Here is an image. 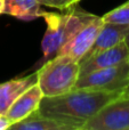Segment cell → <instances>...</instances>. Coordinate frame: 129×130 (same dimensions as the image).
Returning <instances> with one entry per match:
<instances>
[{
    "mask_svg": "<svg viewBox=\"0 0 129 130\" xmlns=\"http://www.w3.org/2000/svg\"><path fill=\"white\" fill-rule=\"evenodd\" d=\"M121 95L90 89H72L58 96H43L38 112L66 124L71 130H81L82 126L103 106Z\"/></svg>",
    "mask_w": 129,
    "mask_h": 130,
    "instance_id": "1",
    "label": "cell"
},
{
    "mask_svg": "<svg viewBox=\"0 0 129 130\" xmlns=\"http://www.w3.org/2000/svg\"><path fill=\"white\" fill-rule=\"evenodd\" d=\"M63 13H48L45 11L46 29L41 47L43 52V62L54 57L59 49L81 29L89 23L96 15L82 10L78 4L62 10Z\"/></svg>",
    "mask_w": 129,
    "mask_h": 130,
    "instance_id": "2",
    "label": "cell"
},
{
    "mask_svg": "<svg viewBox=\"0 0 129 130\" xmlns=\"http://www.w3.org/2000/svg\"><path fill=\"white\" fill-rule=\"evenodd\" d=\"M79 71V63L55 55L37 71V82L43 96H58L74 89Z\"/></svg>",
    "mask_w": 129,
    "mask_h": 130,
    "instance_id": "3",
    "label": "cell"
},
{
    "mask_svg": "<svg viewBox=\"0 0 129 130\" xmlns=\"http://www.w3.org/2000/svg\"><path fill=\"white\" fill-rule=\"evenodd\" d=\"M129 85V62L101 69L78 78L74 89H90L122 94Z\"/></svg>",
    "mask_w": 129,
    "mask_h": 130,
    "instance_id": "4",
    "label": "cell"
},
{
    "mask_svg": "<svg viewBox=\"0 0 129 130\" xmlns=\"http://www.w3.org/2000/svg\"><path fill=\"white\" fill-rule=\"evenodd\" d=\"M81 130H129V96L121 95L104 105Z\"/></svg>",
    "mask_w": 129,
    "mask_h": 130,
    "instance_id": "5",
    "label": "cell"
},
{
    "mask_svg": "<svg viewBox=\"0 0 129 130\" xmlns=\"http://www.w3.org/2000/svg\"><path fill=\"white\" fill-rule=\"evenodd\" d=\"M103 20L100 16H95L89 23L82 26L61 49L57 52V56H63L73 62L80 63L91 45L94 43L101 27Z\"/></svg>",
    "mask_w": 129,
    "mask_h": 130,
    "instance_id": "6",
    "label": "cell"
},
{
    "mask_svg": "<svg viewBox=\"0 0 129 130\" xmlns=\"http://www.w3.org/2000/svg\"><path fill=\"white\" fill-rule=\"evenodd\" d=\"M126 62H129V53L126 42L121 41L120 43L116 45L114 47L109 48V49L104 50L100 54H96L95 56L81 62L79 64V76L101 69L117 66V65L123 64Z\"/></svg>",
    "mask_w": 129,
    "mask_h": 130,
    "instance_id": "7",
    "label": "cell"
},
{
    "mask_svg": "<svg viewBox=\"0 0 129 130\" xmlns=\"http://www.w3.org/2000/svg\"><path fill=\"white\" fill-rule=\"evenodd\" d=\"M42 97L43 94L39 87L38 82L32 85L26 90H24L15 99V102L11 104L7 113L5 114L7 119L9 120L10 124L21 121V120L27 118L29 115H31L33 112H36L39 108Z\"/></svg>",
    "mask_w": 129,
    "mask_h": 130,
    "instance_id": "8",
    "label": "cell"
},
{
    "mask_svg": "<svg viewBox=\"0 0 129 130\" xmlns=\"http://www.w3.org/2000/svg\"><path fill=\"white\" fill-rule=\"evenodd\" d=\"M128 31L129 25L103 22V25L101 27L100 32H98L97 37H96L95 41L91 45V47L89 48V50L86 53V55L82 57L81 62L86 61V59L95 56L96 54H100V53L120 43L121 41H123L125 36L127 34Z\"/></svg>",
    "mask_w": 129,
    "mask_h": 130,
    "instance_id": "9",
    "label": "cell"
},
{
    "mask_svg": "<svg viewBox=\"0 0 129 130\" xmlns=\"http://www.w3.org/2000/svg\"><path fill=\"white\" fill-rule=\"evenodd\" d=\"M37 72L22 78H15L0 83V114L5 115L15 99L32 85L37 83Z\"/></svg>",
    "mask_w": 129,
    "mask_h": 130,
    "instance_id": "10",
    "label": "cell"
},
{
    "mask_svg": "<svg viewBox=\"0 0 129 130\" xmlns=\"http://www.w3.org/2000/svg\"><path fill=\"white\" fill-rule=\"evenodd\" d=\"M43 10L40 0H6L5 13L21 21H33L42 17Z\"/></svg>",
    "mask_w": 129,
    "mask_h": 130,
    "instance_id": "11",
    "label": "cell"
},
{
    "mask_svg": "<svg viewBox=\"0 0 129 130\" xmlns=\"http://www.w3.org/2000/svg\"><path fill=\"white\" fill-rule=\"evenodd\" d=\"M11 130H71L70 127L52 118L40 114L38 110L27 118L18 122L11 123Z\"/></svg>",
    "mask_w": 129,
    "mask_h": 130,
    "instance_id": "12",
    "label": "cell"
},
{
    "mask_svg": "<svg viewBox=\"0 0 129 130\" xmlns=\"http://www.w3.org/2000/svg\"><path fill=\"white\" fill-rule=\"evenodd\" d=\"M102 20L103 22L129 25V1L103 15Z\"/></svg>",
    "mask_w": 129,
    "mask_h": 130,
    "instance_id": "13",
    "label": "cell"
},
{
    "mask_svg": "<svg viewBox=\"0 0 129 130\" xmlns=\"http://www.w3.org/2000/svg\"><path fill=\"white\" fill-rule=\"evenodd\" d=\"M40 2L41 5L52 7V8H57L59 10H64L72 5H75L74 0H40Z\"/></svg>",
    "mask_w": 129,
    "mask_h": 130,
    "instance_id": "14",
    "label": "cell"
},
{
    "mask_svg": "<svg viewBox=\"0 0 129 130\" xmlns=\"http://www.w3.org/2000/svg\"><path fill=\"white\" fill-rule=\"evenodd\" d=\"M10 122L7 119L6 115H1L0 114V130H5V129H9Z\"/></svg>",
    "mask_w": 129,
    "mask_h": 130,
    "instance_id": "15",
    "label": "cell"
},
{
    "mask_svg": "<svg viewBox=\"0 0 129 130\" xmlns=\"http://www.w3.org/2000/svg\"><path fill=\"white\" fill-rule=\"evenodd\" d=\"M5 7H6V0H0V15L5 13Z\"/></svg>",
    "mask_w": 129,
    "mask_h": 130,
    "instance_id": "16",
    "label": "cell"
},
{
    "mask_svg": "<svg viewBox=\"0 0 129 130\" xmlns=\"http://www.w3.org/2000/svg\"><path fill=\"white\" fill-rule=\"evenodd\" d=\"M123 41L126 42V45H127V48H128V53H129V31L127 32V34L125 36V39H123Z\"/></svg>",
    "mask_w": 129,
    "mask_h": 130,
    "instance_id": "17",
    "label": "cell"
},
{
    "mask_svg": "<svg viewBox=\"0 0 129 130\" xmlns=\"http://www.w3.org/2000/svg\"><path fill=\"white\" fill-rule=\"evenodd\" d=\"M122 96H129V85L127 86V88L125 89V91L122 92Z\"/></svg>",
    "mask_w": 129,
    "mask_h": 130,
    "instance_id": "18",
    "label": "cell"
},
{
    "mask_svg": "<svg viewBox=\"0 0 129 130\" xmlns=\"http://www.w3.org/2000/svg\"><path fill=\"white\" fill-rule=\"evenodd\" d=\"M79 1H80V0H74V4H78Z\"/></svg>",
    "mask_w": 129,
    "mask_h": 130,
    "instance_id": "19",
    "label": "cell"
}]
</instances>
